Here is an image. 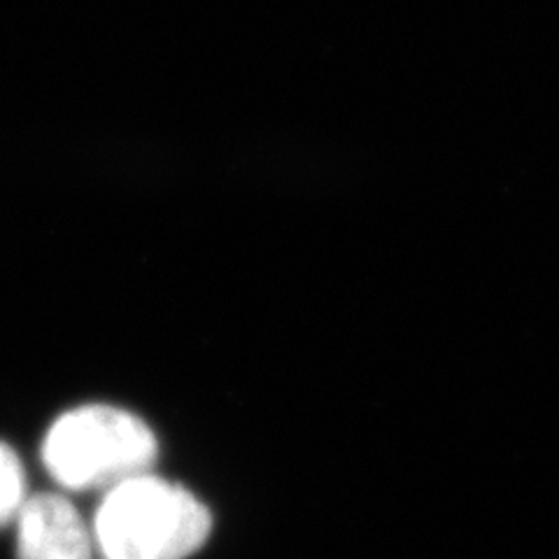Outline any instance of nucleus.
Masks as SVG:
<instances>
[{"label":"nucleus","instance_id":"obj_3","mask_svg":"<svg viewBox=\"0 0 559 559\" xmlns=\"http://www.w3.org/2000/svg\"><path fill=\"white\" fill-rule=\"evenodd\" d=\"M20 559H94V534L61 495L28 497L16 515Z\"/></svg>","mask_w":559,"mask_h":559},{"label":"nucleus","instance_id":"obj_4","mask_svg":"<svg viewBox=\"0 0 559 559\" xmlns=\"http://www.w3.org/2000/svg\"><path fill=\"white\" fill-rule=\"evenodd\" d=\"M26 499V471L20 454L0 443V530L16 520Z\"/></svg>","mask_w":559,"mask_h":559},{"label":"nucleus","instance_id":"obj_2","mask_svg":"<svg viewBox=\"0 0 559 559\" xmlns=\"http://www.w3.org/2000/svg\"><path fill=\"white\" fill-rule=\"evenodd\" d=\"M159 443L145 419L115 406H80L49 427L43 462L70 492H110L152 474Z\"/></svg>","mask_w":559,"mask_h":559},{"label":"nucleus","instance_id":"obj_1","mask_svg":"<svg viewBox=\"0 0 559 559\" xmlns=\"http://www.w3.org/2000/svg\"><path fill=\"white\" fill-rule=\"evenodd\" d=\"M210 532L213 515L203 501L145 474L103 495L92 534L103 559H187Z\"/></svg>","mask_w":559,"mask_h":559}]
</instances>
